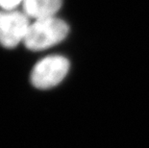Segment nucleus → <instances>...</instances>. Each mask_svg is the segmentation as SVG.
Returning a JSON list of instances; mask_svg holds the SVG:
<instances>
[{
    "label": "nucleus",
    "mask_w": 149,
    "mask_h": 148,
    "mask_svg": "<svg viewBox=\"0 0 149 148\" xmlns=\"http://www.w3.org/2000/svg\"><path fill=\"white\" fill-rule=\"evenodd\" d=\"M68 30V25L56 17L39 18L30 24L23 42L28 49L40 51L61 42Z\"/></svg>",
    "instance_id": "f257e3e1"
},
{
    "label": "nucleus",
    "mask_w": 149,
    "mask_h": 148,
    "mask_svg": "<svg viewBox=\"0 0 149 148\" xmlns=\"http://www.w3.org/2000/svg\"><path fill=\"white\" fill-rule=\"evenodd\" d=\"M69 69V62L64 56L52 55L38 62L31 72V82L37 89L47 90L64 80Z\"/></svg>",
    "instance_id": "f03ea898"
},
{
    "label": "nucleus",
    "mask_w": 149,
    "mask_h": 148,
    "mask_svg": "<svg viewBox=\"0 0 149 148\" xmlns=\"http://www.w3.org/2000/svg\"><path fill=\"white\" fill-rule=\"evenodd\" d=\"M29 18L24 12L15 9L0 11V44L14 48L24 42L31 24Z\"/></svg>",
    "instance_id": "7ed1b4c3"
},
{
    "label": "nucleus",
    "mask_w": 149,
    "mask_h": 148,
    "mask_svg": "<svg viewBox=\"0 0 149 148\" xmlns=\"http://www.w3.org/2000/svg\"><path fill=\"white\" fill-rule=\"evenodd\" d=\"M63 0H22L23 12L34 19L55 17L62 6Z\"/></svg>",
    "instance_id": "20e7f679"
},
{
    "label": "nucleus",
    "mask_w": 149,
    "mask_h": 148,
    "mask_svg": "<svg viewBox=\"0 0 149 148\" xmlns=\"http://www.w3.org/2000/svg\"><path fill=\"white\" fill-rule=\"evenodd\" d=\"M22 0H0V8L2 10H14L21 4Z\"/></svg>",
    "instance_id": "39448f33"
}]
</instances>
